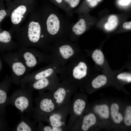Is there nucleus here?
<instances>
[{
	"mask_svg": "<svg viewBox=\"0 0 131 131\" xmlns=\"http://www.w3.org/2000/svg\"><path fill=\"white\" fill-rule=\"evenodd\" d=\"M51 46V63L60 67L67 64L78 52L76 44L69 41L54 43Z\"/></svg>",
	"mask_w": 131,
	"mask_h": 131,
	"instance_id": "nucleus-6",
	"label": "nucleus"
},
{
	"mask_svg": "<svg viewBox=\"0 0 131 131\" xmlns=\"http://www.w3.org/2000/svg\"><path fill=\"white\" fill-rule=\"evenodd\" d=\"M20 113V118L12 131H37L36 124L29 117L25 116L23 113Z\"/></svg>",
	"mask_w": 131,
	"mask_h": 131,
	"instance_id": "nucleus-17",
	"label": "nucleus"
},
{
	"mask_svg": "<svg viewBox=\"0 0 131 131\" xmlns=\"http://www.w3.org/2000/svg\"><path fill=\"white\" fill-rule=\"evenodd\" d=\"M30 89L21 87L14 91L8 97L7 105H11L17 109L20 113H25L30 117L32 114L33 106V92Z\"/></svg>",
	"mask_w": 131,
	"mask_h": 131,
	"instance_id": "nucleus-8",
	"label": "nucleus"
},
{
	"mask_svg": "<svg viewBox=\"0 0 131 131\" xmlns=\"http://www.w3.org/2000/svg\"><path fill=\"white\" fill-rule=\"evenodd\" d=\"M60 81L57 74H55L27 84L22 87L30 89L33 91L37 90L39 92H43L46 90L51 91L56 88Z\"/></svg>",
	"mask_w": 131,
	"mask_h": 131,
	"instance_id": "nucleus-13",
	"label": "nucleus"
},
{
	"mask_svg": "<svg viewBox=\"0 0 131 131\" xmlns=\"http://www.w3.org/2000/svg\"><path fill=\"white\" fill-rule=\"evenodd\" d=\"M76 86L66 79L61 80L56 88L50 91L54 102L59 107L69 103L71 98L75 93Z\"/></svg>",
	"mask_w": 131,
	"mask_h": 131,
	"instance_id": "nucleus-10",
	"label": "nucleus"
},
{
	"mask_svg": "<svg viewBox=\"0 0 131 131\" xmlns=\"http://www.w3.org/2000/svg\"><path fill=\"white\" fill-rule=\"evenodd\" d=\"M53 4L63 10L67 13V10L64 0H49Z\"/></svg>",
	"mask_w": 131,
	"mask_h": 131,
	"instance_id": "nucleus-27",
	"label": "nucleus"
},
{
	"mask_svg": "<svg viewBox=\"0 0 131 131\" xmlns=\"http://www.w3.org/2000/svg\"><path fill=\"white\" fill-rule=\"evenodd\" d=\"M67 10L66 15L72 16L73 13V9L79 4L80 0H64Z\"/></svg>",
	"mask_w": 131,
	"mask_h": 131,
	"instance_id": "nucleus-21",
	"label": "nucleus"
},
{
	"mask_svg": "<svg viewBox=\"0 0 131 131\" xmlns=\"http://www.w3.org/2000/svg\"><path fill=\"white\" fill-rule=\"evenodd\" d=\"M97 0V1H100V0Z\"/></svg>",
	"mask_w": 131,
	"mask_h": 131,
	"instance_id": "nucleus-35",
	"label": "nucleus"
},
{
	"mask_svg": "<svg viewBox=\"0 0 131 131\" xmlns=\"http://www.w3.org/2000/svg\"><path fill=\"white\" fill-rule=\"evenodd\" d=\"M15 52L26 66L27 74L39 64L44 63L48 65L51 62L50 54L35 48L19 47Z\"/></svg>",
	"mask_w": 131,
	"mask_h": 131,
	"instance_id": "nucleus-7",
	"label": "nucleus"
},
{
	"mask_svg": "<svg viewBox=\"0 0 131 131\" xmlns=\"http://www.w3.org/2000/svg\"><path fill=\"white\" fill-rule=\"evenodd\" d=\"M123 27L126 29H131V22H125L123 24Z\"/></svg>",
	"mask_w": 131,
	"mask_h": 131,
	"instance_id": "nucleus-30",
	"label": "nucleus"
},
{
	"mask_svg": "<svg viewBox=\"0 0 131 131\" xmlns=\"http://www.w3.org/2000/svg\"><path fill=\"white\" fill-rule=\"evenodd\" d=\"M12 82L10 76L6 75L0 82V115L4 118L7 105L8 94Z\"/></svg>",
	"mask_w": 131,
	"mask_h": 131,
	"instance_id": "nucleus-16",
	"label": "nucleus"
},
{
	"mask_svg": "<svg viewBox=\"0 0 131 131\" xmlns=\"http://www.w3.org/2000/svg\"><path fill=\"white\" fill-rule=\"evenodd\" d=\"M124 122L127 126L131 125V107L129 106L126 108L124 116Z\"/></svg>",
	"mask_w": 131,
	"mask_h": 131,
	"instance_id": "nucleus-26",
	"label": "nucleus"
},
{
	"mask_svg": "<svg viewBox=\"0 0 131 131\" xmlns=\"http://www.w3.org/2000/svg\"><path fill=\"white\" fill-rule=\"evenodd\" d=\"M81 97L74 93L70 103V117L67 124L69 131H71L78 122V117L82 116L85 110L86 102L84 99Z\"/></svg>",
	"mask_w": 131,
	"mask_h": 131,
	"instance_id": "nucleus-12",
	"label": "nucleus"
},
{
	"mask_svg": "<svg viewBox=\"0 0 131 131\" xmlns=\"http://www.w3.org/2000/svg\"><path fill=\"white\" fill-rule=\"evenodd\" d=\"M86 0V1L87 2H90L91 1H92V0Z\"/></svg>",
	"mask_w": 131,
	"mask_h": 131,
	"instance_id": "nucleus-34",
	"label": "nucleus"
},
{
	"mask_svg": "<svg viewBox=\"0 0 131 131\" xmlns=\"http://www.w3.org/2000/svg\"><path fill=\"white\" fill-rule=\"evenodd\" d=\"M39 9L50 45L70 41L72 23L56 8L50 4H43Z\"/></svg>",
	"mask_w": 131,
	"mask_h": 131,
	"instance_id": "nucleus-2",
	"label": "nucleus"
},
{
	"mask_svg": "<svg viewBox=\"0 0 131 131\" xmlns=\"http://www.w3.org/2000/svg\"><path fill=\"white\" fill-rule=\"evenodd\" d=\"M36 127L37 131H67L68 129L65 127H54L48 124L44 125L42 122H40Z\"/></svg>",
	"mask_w": 131,
	"mask_h": 131,
	"instance_id": "nucleus-19",
	"label": "nucleus"
},
{
	"mask_svg": "<svg viewBox=\"0 0 131 131\" xmlns=\"http://www.w3.org/2000/svg\"><path fill=\"white\" fill-rule=\"evenodd\" d=\"M5 0L6 2H9L11 1L12 0Z\"/></svg>",
	"mask_w": 131,
	"mask_h": 131,
	"instance_id": "nucleus-33",
	"label": "nucleus"
},
{
	"mask_svg": "<svg viewBox=\"0 0 131 131\" xmlns=\"http://www.w3.org/2000/svg\"><path fill=\"white\" fill-rule=\"evenodd\" d=\"M4 0H0V26H1V23L4 19L8 17L7 10L5 7Z\"/></svg>",
	"mask_w": 131,
	"mask_h": 131,
	"instance_id": "nucleus-25",
	"label": "nucleus"
},
{
	"mask_svg": "<svg viewBox=\"0 0 131 131\" xmlns=\"http://www.w3.org/2000/svg\"><path fill=\"white\" fill-rule=\"evenodd\" d=\"M92 57L96 63L98 65H102L104 62V56L102 52L100 50H95L92 54Z\"/></svg>",
	"mask_w": 131,
	"mask_h": 131,
	"instance_id": "nucleus-23",
	"label": "nucleus"
},
{
	"mask_svg": "<svg viewBox=\"0 0 131 131\" xmlns=\"http://www.w3.org/2000/svg\"><path fill=\"white\" fill-rule=\"evenodd\" d=\"M131 0H121L119 3L122 5H128L131 2Z\"/></svg>",
	"mask_w": 131,
	"mask_h": 131,
	"instance_id": "nucleus-31",
	"label": "nucleus"
},
{
	"mask_svg": "<svg viewBox=\"0 0 131 131\" xmlns=\"http://www.w3.org/2000/svg\"><path fill=\"white\" fill-rule=\"evenodd\" d=\"M11 130V129L8 126L4 118L0 115V131Z\"/></svg>",
	"mask_w": 131,
	"mask_h": 131,
	"instance_id": "nucleus-29",
	"label": "nucleus"
},
{
	"mask_svg": "<svg viewBox=\"0 0 131 131\" xmlns=\"http://www.w3.org/2000/svg\"><path fill=\"white\" fill-rule=\"evenodd\" d=\"M35 0L36 1L37 0Z\"/></svg>",
	"mask_w": 131,
	"mask_h": 131,
	"instance_id": "nucleus-36",
	"label": "nucleus"
},
{
	"mask_svg": "<svg viewBox=\"0 0 131 131\" xmlns=\"http://www.w3.org/2000/svg\"><path fill=\"white\" fill-rule=\"evenodd\" d=\"M70 103L60 107L49 115L45 118L43 122L54 127H65L68 129L66 121L67 117L69 114Z\"/></svg>",
	"mask_w": 131,
	"mask_h": 131,
	"instance_id": "nucleus-14",
	"label": "nucleus"
},
{
	"mask_svg": "<svg viewBox=\"0 0 131 131\" xmlns=\"http://www.w3.org/2000/svg\"><path fill=\"white\" fill-rule=\"evenodd\" d=\"M97 4V1L96 0H92L90 3V5L92 7L96 6Z\"/></svg>",
	"mask_w": 131,
	"mask_h": 131,
	"instance_id": "nucleus-32",
	"label": "nucleus"
},
{
	"mask_svg": "<svg viewBox=\"0 0 131 131\" xmlns=\"http://www.w3.org/2000/svg\"><path fill=\"white\" fill-rule=\"evenodd\" d=\"M117 78L119 80L128 82H131V74L126 73H120L117 76Z\"/></svg>",
	"mask_w": 131,
	"mask_h": 131,
	"instance_id": "nucleus-28",
	"label": "nucleus"
},
{
	"mask_svg": "<svg viewBox=\"0 0 131 131\" xmlns=\"http://www.w3.org/2000/svg\"><path fill=\"white\" fill-rule=\"evenodd\" d=\"M60 67L56 64L51 63L34 72L25 75L20 81V85L22 87L27 84L38 80L55 74H59Z\"/></svg>",
	"mask_w": 131,
	"mask_h": 131,
	"instance_id": "nucleus-11",
	"label": "nucleus"
},
{
	"mask_svg": "<svg viewBox=\"0 0 131 131\" xmlns=\"http://www.w3.org/2000/svg\"><path fill=\"white\" fill-rule=\"evenodd\" d=\"M1 57L10 68L12 83L20 85V80L27 74V69L24 63L15 51L4 53Z\"/></svg>",
	"mask_w": 131,
	"mask_h": 131,
	"instance_id": "nucleus-9",
	"label": "nucleus"
},
{
	"mask_svg": "<svg viewBox=\"0 0 131 131\" xmlns=\"http://www.w3.org/2000/svg\"><path fill=\"white\" fill-rule=\"evenodd\" d=\"M25 25L12 33L19 47L34 48L50 54L51 46L46 32L39 8H34Z\"/></svg>",
	"mask_w": 131,
	"mask_h": 131,
	"instance_id": "nucleus-1",
	"label": "nucleus"
},
{
	"mask_svg": "<svg viewBox=\"0 0 131 131\" xmlns=\"http://www.w3.org/2000/svg\"><path fill=\"white\" fill-rule=\"evenodd\" d=\"M88 71L85 61L76 55L65 66L60 67L59 74L60 80L66 79L76 86L86 77Z\"/></svg>",
	"mask_w": 131,
	"mask_h": 131,
	"instance_id": "nucleus-4",
	"label": "nucleus"
},
{
	"mask_svg": "<svg viewBox=\"0 0 131 131\" xmlns=\"http://www.w3.org/2000/svg\"><path fill=\"white\" fill-rule=\"evenodd\" d=\"M111 114L114 122L116 123H119L123 120L122 115L119 112V106L116 103H113L110 106Z\"/></svg>",
	"mask_w": 131,
	"mask_h": 131,
	"instance_id": "nucleus-18",
	"label": "nucleus"
},
{
	"mask_svg": "<svg viewBox=\"0 0 131 131\" xmlns=\"http://www.w3.org/2000/svg\"><path fill=\"white\" fill-rule=\"evenodd\" d=\"M35 0H14L7 2L8 17L10 18L12 34L19 28L35 7Z\"/></svg>",
	"mask_w": 131,
	"mask_h": 131,
	"instance_id": "nucleus-3",
	"label": "nucleus"
},
{
	"mask_svg": "<svg viewBox=\"0 0 131 131\" xmlns=\"http://www.w3.org/2000/svg\"><path fill=\"white\" fill-rule=\"evenodd\" d=\"M107 80V78L105 75H99L92 81L91 83L92 86L95 89L99 88L105 85Z\"/></svg>",
	"mask_w": 131,
	"mask_h": 131,
	"instance_id": "nucleus-22",
	"label": "nucleus"
},
{
	"mask_svg": "<svg viewBox=\"0 0 131 131\" xmlns=\"http://www.w3.org/2000/svg\"><path fill=\"white\" fill-rule=\"evenodd\" d=\"M94 110L96 112L103 118L107 119L109 117V108L106 104L96 105L94 107Z\"/></svg>",
	"mask_w": 131,
	"mask_h": 131,
	"instance_id": "nucleus-20",
	"label": "nucleus"
},
{
	"mask_svg": "<svg viewBox=\"0 0 131 131\" xmlns=\"http://www.w3.org/2000/svg\"><path fill=\"white\" fill-rule=\"evenodd\" d=\"M34 100L35 105L31 116L33 121L36 124L43 122L47 116L60 107L54 102L49 91L39 92Z\"/></svg>",
	"mask_w": 131,
	"mask_h": 131,
	"instance_id": "nucleus-5",
	"label": "nucleus"
},
{
	"mask_svg": "<svg viewBox=\"0 0 131 131\" xmlns=\"http://www.w3.org/2000/svg\"><path fill=\"white\" fill-rule=\"evenodd\" d=\"M18 48L10 31L4 30L0 26V53L15 51Z\"/></svg>",
	"mask_w": 131,
	"mask_h": 131,
	"instance_id": "nucleus-15",
	"label": "nucleus"
},
{
	"mask_svg": "<svg viewBox=\"0 0 131 131\" xmlns=\"http://www.w3.org/2000/svg\"><path fill=\"white\" fill-rule=\"evenodd\" d=\"M108 20L105 25V27L106 30H111L116 26L117 24V18L115 16L112 15L109 17Z\"/></svg>",
	"mask_w": 131,
	"mask_h": 131,
	"instance_id": "nucleus-24",
	"label": "nucleus"
}]
</instances>
